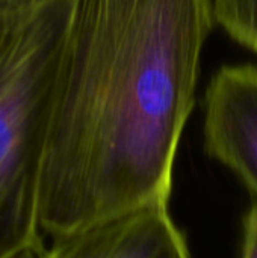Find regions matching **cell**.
I'll list each match as a JSON object with an SVG mask.
<instances>
[{
  "label": "cell",
  "mask_w": 257,
  "mask_h": 258,
  "mask_svg": "<svg viewBox=\"0 0 257 258\" xmlns=\"http://www.w3.org/2000/svg\"><path fill=\"white\" fill-rule=\"evenodd\" d=\"M214 26L212 0H74L42 156V233L170 201Z\"/></svg>",
  "instance_id": "cell-1"
},
{
  "label": "cell",
  "mask_w": 257,
  "mask_h": 258,
  "mask_svg": "<svg viewBox=\"0 0 257 258\" xmlns=\"http://www.w3.org/2000/svg\"><path fill=\"white\" fill-rule=\"evenodd\" d=\"M74 0L0 17V258L41 240L39 183Z\"/></svg>",
  "instance_id": "cell-2"
},
{
  "label": "cell",
  "mask_w": 257,
  "mask_h": 258,
  "mask_svg": "<svg viewBox=\"0 0 257 258\" xmlns=\"http://www.w3.org/2000/svg\"><path fill=\"white\" fill-rule=\"evenodd\" d=\"M204 150L257 201V67L224 65L204 94Z\"/></svg>",
  "instance_id": "cell-3"
},
{
  "label": "cell",
  "mask_w": 257,
  "mask_h": 258,
  "mask_svg": "<svg viewBox=\"0 0 257 258\" xmlns=\"http://www.w3.org/2000/svg\"><path fill=\"white\" fill-rule=\"evenodd\" d=\"M186 239L170 212V201L95 222L53 237L44 258H188Z\"/></svg>",
  "instance_id": "cell-4"
},
{
  "label": "cell",
  "mask_w": 257,
  "mask_h": 258,
  "mask_svg": "<svg viewBox=\"0 0 257 258\" xmlns=\"http://www.w3.org/2000/svg\"><path fill=\"white\" fill-rule=\"evenodd\" d=\"M215 24L257 54V0H212Z\"/></svg>",
  "instance_id": "cell-5"
},
{
  "label": "cell",
  "mask_w": 257,
  "mask_h": 258,
  "mask_svg": "<svg viewBox=\"0 0 257 258\" xmlns=\"http://www.w3.org/2000/svg\"><path fill=\"white\" fill-rule=\"evenodd\" d=\"M242 258H257V201L250 209L244 222Z\"/></svg>",
  "instance_id": "cell-6"
},
{
  "label": "cell",
  "mask_w": 257,
  "mask_h": 258,
  "mask_svg": "<svg viewBox=\"0 0 257 258\" xmlns=\"http://www.w3.org/2000/svg\"><path fill=\"white\" fill-rule=\"evenodd\" d=\"M53 0H0V17L39 8Z\"/></svg>",
  "instance_id": "cell-7"
},
{
  "label": "cell",
  "mask_w": 257,
  "mask_h": 258,
  "mask_svg": "<svg viewBox=\"0 0 257 258\" xmlns=\"http://www.w3.org/2000/svg\"><path fill=\"white\" fill-rule=\"evenodd\" d=\"M44 254H45V248H44L42 242H39L33 246L23 249L21 252H18L12 258H44Z\"/></svg>",
  "instance_id": "cell-8"
},
{
  "label": "cell",
  "mask_w": 257,
  "mask_h": 258,
  "mask_svg": "<svg viewBox=\"0 0 257 258\" xmlns=\"http://www.w3.org/2000/svg\"><path fill=\"white\" fill-rule=\"evenodd\" d=\"M188 258H191V257H188Z\"/></svg>",
  "instance_id": "cell-9"
}]
</instances>
